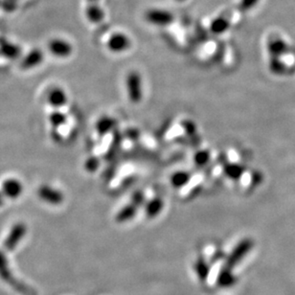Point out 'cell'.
<instances>
[{
    "label": "cell",
    "instance_id": "1",
    "mask_svg": "<svg viewBox=\"0 0 295 295\" xmlns=\"http://www.w3.org/2000/svg\"><path fill=\"white\" fill-rule=\"evenodd\" d=\"M126 87L130 101L139 104L143 99L142 76L137 71L130 72L126 78Z\"/></svg>",
    "mask_w": 295,
    "mask_h": 295
},
{
    "label": "cell",
    "instance_id": "2",
    "mask_svg": "<svg viewBox=\"0 0 295 295\" xmlns=\"http://www.w3.org/2000/svg\"><path fill=\"white\" fill-rule=\"evenodd\" d=\"M37 194L43 203L53 206H59L64 202V194L59 189L52 187L51 185L42 184L38 188Z\"/></svg>",
    "mask_w": 295,
    "mask_h": 295
},
{
    "label": "cell",
    "instance_id": "3",
    "mask_svg": "<svg viewBox=\"0 0 295 295\" xmlns=\"http://www.w3.org/2000/svg\"><path fill=\"white\" fill-rule=\"evenodd\" d=\"M253 241L251 239H244L239 244H237L231 252V254L228 256L226 260V267L232 269L234 266L238 265L246 254L252 249L253 247Z\"/></svg>",
    "mask_w": 295,
    "mask_h": 295
},
{
    "label": "cell",
    "instance_id": "4",
    "mask_svg": "<svg viewBox=\"0 0 295 295\" xmlns=\"http://www.w3.org/2000/svg\"><path fill=\"white\" fill-rule=\"evenodd\" d=\"M0 191L5 196V199L17 200L21 198L24 191V187L20 179L15 177H9L3 180L0 187Z\"/></svg>",
    "mask_w": 295,
    "mask_h": 295
},
{
    "label": "cell",
    "instance_id": "5",
    "mask_svg": "<svg viewBox=\"0 0 295 295\" xmlns=\"http://www.w3.org/2000/svg\"><path fill=\"white\" fill-rule=\"evenodd\" d=\"M145 19L155 26H167L173 21V15L164 9H151L145 14Z\"/></svg>",
    "mask_w": 295,
    "mask_h": 295
},
{
    "label": "cell",
    "instance_id": "6",
    "mask_svg": "<svg viewBox=\"0 0 295 295\" xmlns=\"http://www.w3.org/2000/svg\"><path fill=\"white\" fill-rule=\"evenodd\" d=\"M107 46L112 53H123L131 48L132 41L126 34L118 32L110 37Z\"/></svg>",
    "mask_w": 295,
    "mask_h": 295
},
{
    "label": "cell",
    "instance_id": "7",
    "mask_svg": "<svg viewBox=\"0 0 295 295\" xmlns=\"http://www.w3.org/2000/svg\"><path fill=\"white\" fill-rule=\"evenodd\" d=\"M27 228L26 225L22 223H18L11 228L9 234L7 235L4 245L7 249L13 250L17 244L21 243L22 238L26 235Z\"/></svg>",
    "mask_w": 295,
    "mask_h": 295
},
{
    "label": "cell",
    "instance_id": "8",
    "mask_svg": "<svg viewBox=\"0 0 295 295\" xmlns=\"http://www.w3.org/2000/svg\"><path fill=\"white\" fill-rule=\"evenodd\" d=\"M49 50L55 57L67 58L73 52V47L68 41L55 39L49 42Z\"/></svg>",
    "mask_w": 295,
    "mask_h": 295
},
{
    "label": "cell",
    "instance_id": "9",
    "mask_svg": "<svg viewBox=\"0 0 295 295\" xmlns=\"http://www.w3.org/2000/svg\"><path fill=\"white\" fill-rule=\"evenodd\" d=\"M47 102L52 108L56 110H60L67 103L66 92L59 86L52 87L47 94Z\"/></svg>",
    "mask_w": 295,
    "mask_h": 295
},
{
    "label": "cell",
    "instance_id": "10",
    "mask_svg": "<svg viewBox=\"0 0 295 295\" xmlns=\"http://www.w3.org/2000/svg\"><path fill=\"white\" fill-rule=\"evenodd\" d=\"M267 50L272 58H280L288 51V46L282 39L276 37L267 41Z\"/></svg>",
    "mask_w": 295,
    "mask_h": 295
},
{
    "label": "cell",
    "instance_id": "11",
    "mask_svg": "<svg viewBox=\"0 0 295 295\" xmlns=\"http://www.w3.org/2000/svg\"><path fill=\"white\" fill-rule=\"evenodd\" d=\"M42 61H43V53L39 49H34L22 61L21 66L23 69H31L40 65Z\"/></svg>",
    "mask_w": 295,
    "mask_h": 295
},
{
    "label": "cell",
    "instance_id": "12",
    "mask_svg": "<svg viewBox=\"0 0 295 295\" xmlns=\"http://www.w3.org/2000/svg\"><path fill=\"white\" fill-rule=\"evenodd\" d=\"M164 202L160 198L156 196L147 202L145 206V213L149 218H155L162 212Z\"/></svg>",
    "mask_w": 295,
    "mask_h": 295
},
{
    "label": "cell",
    "instance_id": "13",
    "mask_svg": "<svg viewBox=\"0 0 295 295\" xmlns=\"http://www.w3.org/2000/svg\"><path fill=\"white\" fill-rule=\"evenodd\" d=\"M137 210H138V207L135 206L132 203L127 204V205H125L124 207H122V209L117 213L115 220L119 224L129 222V221L133 220V218L135 217V215L137 213Z\"/></svg>",
    "mask_w": 295,
    "mask_h": 295
},
{
    "label": "cell",
    "instance_id": "14",
    "mask_svg": "<svg viewBox=\"0 0 295 295\" xmlns=\"http://www.w3.org/2000/svg\"><path fill=\"white\" fill-rule=\"evenodd\" d=\"M244 173V168L242 165L237 163H224V173L229 179L238 180L242 177Z\"/></svg>",
    "mask_w": 295,
    "mask_h": 295
},
{
    "label": "cell",
    "instance_id": "15",
    "mask_svg": "<svg viewBox=\"0 0 295 295\" xmlns=\"http://www.w3.org/2000/svg\"><path fill=\"white\" fill-rule=\"evenodd\" d=\"M115 120L109 117V116H103L101 117L97 123H96V131L99 133V135H106L109 133H111L112 130L115 127Z\"/></svg>",
    "mask_w": 295,
    "mask_h": 295
},
{
    "label": "cell",
    "instance_id": "16",
    "mask_svg": "<svg viewBox=\"0 0 295 295\" xmlns=\"http://www.w3.org/2000/svg\"><path fill=\"white\" fill-rule=\"evenodd\" d=\"M191 180V173L186 171H178L173 173L171 177V184L176 189L183 188Z\"/></svg>",
    "mask_w": 295,
    "mask_h": 295
},
{
    "label": "cell",
    "instance_id": "17",
    "mask_svg": "<svg viewBox=\"0 0 295 295\" xmlns=\"http://www.w3.org/2000/svg\"><path fill=\"white\" fill-rule=\"evenodd\" d=\"M0 53L5 58L16 59L21 54V49L19 46H16L12 43H8L6 41H0Z\"/></svg>",
    "mask_w": 295,
    "mask_h": 295
},
{
    "label": "cell",
    "instance_id": "18",
    "mask_svg": "<svg viewBox=\"0 0 295 295\" xmlns=\"http://www.w3.org/2000/svg\"><path fill=\"white\" fill-rule=\"evenodd\" d=\"M229 26H230V22L225 17H218L211 22L210 30L213 34L221 35L228 30Z\"/></svg>",
    "mask_w": 295,
    "mask_h": 295
},
{
    "label": "cell",
    "instance_id": "19",
    "mask_svg": "<svg viewBox=\"0 0 295 295\" xmlns=\"http://www.w3.org/2000/svg\"><path fill=\"white\" fill-rule=\"evenodd\" d=\"M86 18L92 23H99L105 18V12L96 4H91L86 9Z\"/></svg>",
    "mask_w": 295,
    "mask_h": 295
},
{
    "label": "cell",
    "instance_id": "20",
    "mask_svg": "<svg viewBox=\"0 0 295 295\" xmlns=\"http://www.w3.org/2000/svg\"><path fill=\"white\" fill-rule=\"evenodd\" d=\"M235 282H236V277L232 273V270L225 266L224 269H223L219 275L218 284L221 286L228 287V286L234 285Z\"/></svg>",
    "mask_w": 295,
    "mask_h": 295
},
{
    "label": "cell",
    "instance_id": "21",
    "mask_svg": "<svg viewBox=\"0 0 295 295\" xmlns=\"http://www.w3.org/2000/svg\"><path fill=\"white\" fill-rule=\"evenodd\" d=\"M66 121V115L63 112H60L59 110H56L49 115V123L51 124L52 128L54 130H58L62 126H64Z\"/></svg>",
    "mask_w": 295,
    "mask_h": 295
},
{
    "label": "cell",
    "instance_id": "22",
    "mask_svg": "<svg viewBox=\"0 0 295 295\" xmlns=\"http://www.w3.org/2000/svg\"><path fill=\"white\" fill-rule=\"evenodd\" d=\"M269 69L275 75L282 76L287 73L288 67L279 58H271V61L269 62Z\"/></svg>",
    "mask_w": 295,
    "mask_h": 295
},
{
    "label": "cell",
    "instance_id": "23",
    "mask_svg": "<svg viewBox=\"0 0 295 295\" xmlns=\"http://www.w3.org/2000/svg\"><path fill=\"white\" fill-rule=\"evenodd\" d=\"M210 153L206 150H202V151H199L198 153L194 154L193 156V161L194 163L200 166V167H204L206 164H208L210 161Z\"/></svg>",
    "mask_w": 295,
    "mask_h": 295
},
{
    "label": "cell",
    "instance_id": "24",
    "mask_svg": "<svg viewBox=\"0 0 295 295\" xmlns=\"http://www.w3.org/2000/svg\"><path fill=\"white\" fill-rule=\"evenodd\" d=\"M195 270H196V273L199 275L200 279L201 280H205L207 275H208V265L206 264V262L204 261V259H199L196 261V264H195Z\"/></svg>",
    "mask_w": 295,
    "mask_h": 295
},
{
    "label": "cell",
    "instance_id": "25",
    "mask_svg": "<svg viewBox=\"0 0 295 295\" xmlns=\"http://www.w3.org/2000/svg\"><path fill=\"white\" fill-rule=\"evenodd\" d=\"M100 166V161L96 156H91L89 158H87L84 163V169L88 172V173H94L97 171V169Z\"/></svg>",
    "mask_w": 295,
    "mask_h": 295
},
{
    "label": "cell",
    "instance_id": "26",
    "mask_svg": "<svg viewBox=\"0 0 295 295\" xmlns=\"http://www.w3.org/2000/svg\"><path fill=\"white\" fill-rule=\"evenodd\" d=\"M145 202H146V196L142 191H136L133 193L132 199H131V203L134 204L135 206H137V207L142 206L143 204H145Z\"/></svg>",
    "mask_w": 295,
    "mask_h": 295
},
{
    "label": "cell",
    "instance_id": "27",
    "mask_svg": "<svg viewBox=\"0 0 295 295\" xmlns=\"http://www.w3.org/2000/svg\"><path fill=\"white\" fill-rule=\"evenodd\" d=\"M182 128L185 131V133H187L190 136H193L196 133V126L194 125V123L190 121V120H185L182 122Z\"/></svg>",
    "mask_w": 295,
    "mask_h": 295
},
{
    "label": "cell",
    "instance_id": "28",
    "mask_svg": "<svg viewBox=\"0 0 295 295\" xmlns=\"http://www.w3.org/2000/svg\"><path fill=\"white\" fill-rule=\"evenodd\" d=\"M259 0H241L240 9L242 11H248L257 4Z\"/></svg>",
    "mask_w": 295,
    "mask_h": 295
},
{
    "label": "cell",
    "instance_id": "29",
    "mask_svg": "<svg viewBox=\"0 0 295 295\" xmlns=\"http://www.w3.org/2000/svg\"><path fill=\"white\" fill-rule=\"evenodd\" d=\"M5 200H6L5 196L3 195V193H1V191H0V207L3 206L5 204Z\"/></svg>",
    "mask_w": 295,
    "mask_h": 295
},
{
    "label": "cell",
    "instance_id": "30",
    "mask_svg": "<svg viewBox=\"0 0 295 295\" xmlns=\"http://www.w3.org/2000/svg\"><path fill=\"white\" fill-rule=\"evenodd\" d=\"M175 1H177V2H183L185 0H175Z\"/></svg>",
    "mask_w": 295,
    "mask_h": 295
},
{
    "label": "cell",
    "instance_id": "31",
    "mask_svg": "<svg viewBox=\"0 0 295 295\" xmlns=\"http://www.w3.org/2000/svg\"><path fill=\"white\" fill-rule=\"evenodd\" d=\"M88 1H90V2H91V1H94V2H95V1H96V0H88Z\"/></svg>",
    "mask_w": 295,
    "mask_h": 295
}]
</instances>
